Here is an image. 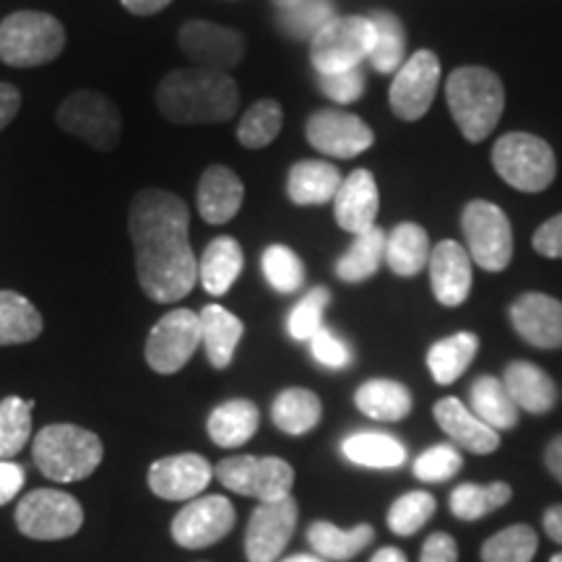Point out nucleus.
<instances>
[{
	"mask_svg": "<svg viewBox=\"0 0 562 562\" xmlns=\"http://www.w3.org/2000/svg\"><path fill=\"white\" fill-rule=\"evenodd\" d=\"M544 531L552 542L562 544V505H552V508L544 513Z\"/></svg>",
	"mask_w": 562,
	"mask_h": 562,
	"instance_id": "obj_56",
	"label": "nucleus"
},
{
	"mask_svg": "<svg viewBox=\"0 0 562 562\" xmlns=\"http://www.w3.org/2000/svg\"><path fill=\"white\" fill-rule=\"evenodd\" d=\"M281 562H328V560L318 558V554H292V558H286Z\"/></svg>",
	"mask_w": 562,
	"mask_h": 562,
	"instance_id": "obj_58",
	"label": "nucleus"
},
{
	"mask_svg": "<svg viewBox=\"0 0 562 562\" xmlns=\"http://www.w3.org/2000/svg\"><path fill=\"white\" fill-rule=\"evenodd\" d=\"M469 398H472V412L495 432L513 430L518 425V412L521 409L510 398V393L501 378H476L472 383V391H469Z\"/></svg>",
	"mask_w": 562,
	"mask_h": 562,
	"instance_id": "obj_31",
	"label": "nucleus"
},
{
	"mask_svg": "<svg viewBox=\"0 0 562 562\" xmlns=\"http://www.w3.org/2000/svg\"><path fill=\"white\" fill-rule=\"evenodd\" d=\"M323 404L313 391L286 389L271 404V419L281 432L305 435L321 422Z\"/></svg>",
	"mask_w": 562,
	"mask_h": 562,
	"instance_id": "obj_36",
	"label": "nucleus"
},
{
	"mask_svg": "<svg viewBox=\"0 0 562 562\" xmlns=\"http://www.w3.org/2000/svg\"><path fill=\"white\" fill-rule=\"evenodd\" d=\"M334 16L331 0H305L297 9L281 11L279 26L294 40H313Z\"/></svg>",
	"mask_w": 562,
	"mask_h": 562,
	"instance_id": "obj_45",
	"label": "nucleus"
},
{
	"mask_svg": "<svg viewBox=\"0 0 562 562\" xmlns=\"http://www.w3.org/2000/svg\"><path fill=\"white\" fill-rule=\"evenodd\" d=\"M318 87L326 97H331L339 104H351L362 100L364 94V76L360 68L341 70V74H318Z\"/></svg>",
	"mask_w": 562,
	"mask_h": 562,
	"instance_id": "obj_48",
	"label": "nucleus"
},
{
	"mask_svg": "<svg viewBox=\"0 0 562 562\" xmlns=\"http://www.w3.org/2000/svg\"><path fill=\"white\" fill-rule=\"evenodd\" d=\"M21 110V91L11 83H0V131L9 128L13 117L19 115Z\"/></svg>",
	"mask_w": 562,
	"mask_h": 562,
	"instance_id": "obj_53",
	"label": "nucleus"
},
{
	"mask_svg": "<svg viewBox=\"0 0 562 562\" xmlns=\"http://www.w3.org/2000/svg\"><path fill=\"white\" fill-rule=\"evenodd\" d=\"M375 45L370 16H336L311 40V60L318 74H341L360 68Z\"/></svg>",
	"mask_w": 562,
	"mask_h": 562,
	"instance_id": "obj_9",
	"label": "nucleus"
},
{
	"mask_svg": "<svg viewBox=\"0 0 562 562\" xmlns=\"http://www.w3.org/2000/svg\"><path fill=\"white\" fill-rule=\"evenodd\" d=\"M159 115L175 125L227 123L240 108V89L232 76L206 68H180L159 81Z\"/></svg>",
	"mask_w": 562,
	"mask_h": 562,
	"instance_id": "obj_2",
	"label": "nucleus"
},
{
	"mask_svg": "<svg viewBox=\"0 0 562 562\" xmlns=\"http://www.w3.org/2000/svg\"><path fill=\"white\" fill-rule=\"evenodd\" d=\"M446 100L463 138L480 144L501 123L505 110V89L495 70L463 66L448 76Z\"/></svg>",
	"mask_w": 562,
	"mask_h": 562,
	"instance_id": "obj_3",
	"label": "nucleus"
},
{
	"mask_svg": "<svg viewBox=\"0 0 562 562\" xmlns=\"http://www.w3.org/2000/svg\"><path fill=\"white\" fill-rule=\"evenodd\" d=\"M331 302V294L323 286H315L297 302V307L286 318V331H290L292 339L297 341H311L315 334L323 328V313H326V305Z\"/></svg>",
	"mask_w": 562,
	"mask_h": 562,
	"instance_id": "obj_46",
	"label": "nucleus"
},
{
	"mask_svg": "<svg viewBox=\"0 0 562 562\" xmlns=\"http://www.w3.org/2000/svg\"><path fill=\"white\" fill-rule=\"evenodd\" d=\"M66 47V26L53 13L16 11L0 21V60L11 68L53 63Z\"/></svg>",
	"mask_w": 562,
	"mask_h": 562,
	"instance_id": "obj_5",
	"label": "nucleus"
},
{
	"mask_svg": "<svg viewBox=\"0 0 562 562\" xmlns=\"http://www.w3.org/2000/svg\"><path fill=\"white\" fill-rule=\"evenodd\" d=\"M32 398L5 396L0 402V461L21 453L32 438Z\"/></svg>",
	"mask_w": 562,
	"mask_h": 562,
	"instance_id": "obj_40",
	"label": "nucleus"
},
{
	"mask_svg": "<svg viewBox=\"0 0 562 562\" xmlns=\"http://www.w3.org/2000/svg\"><path fill=\"white\" fill-rule=\"evenodd\" d=\"M243 248L235 237H214L203 250L199 261V281L201 286L214 297H222L232 290L237 277L243 273Z\"/></svg>",
	"mask_w": 562,
	"mask_h": 562,
	"instance_id": "obj_27",
	"label": "nucleus"
},
{
	"mask_svg": "<svg viewBox=\"0 0 562 562\" xmlns=\"http://www.w3.org/2000/svg\"><path fill=\"white\" fill-rule=\"evenodd\" d=\"M294 526H297V503L292 495L258 505L248 521V531H245L248 562L279 560L290 544Z\"/></svg>",
	"mask_w": 562,
	"mask_h": 562,
	"instance_id": "obj_17",
	"label": "nucleus"
},
{
	"mask_svg": "<svg viewBox=\"0 0 562 562\" xmlns=\"http://www.w3.org/2000/svg\"><path fill=\"white\" fill-rule=\"evenodd\" d=\"M430 286L435 300L446 307H459L472 292V256L456 240H442L432 248L430 261Z\"/></svg>",
	"mask_w": 562,
	"mask_h": 562,
	"instance_id": "obj_20",
	"label": "nucleus"
},
{
	"mask_svg": "<svg viewBox=\"0 0 562 562\" xmlns=\"http://www.w3.org/2000/svg\"><path fill=\"white\" fill-rule=\"evenodd\" d=\"M273 5H277L279 11H290V9H297V5L305 3V0H271Z\"/></svg>",
	"mask_w": 562,
	"mask_h": 562,
	"instance_id": "obj_59",
	"label": "nucleus"
},
{
	"mask_svg": "<svg viewBox=\"0 0 562 562\" xmlns=\"http://www.w3.org/2000/svg\"><path fill=\"white\" fill-rule=\"evenodd\" d=\"M533 250L544 258H562V214L547 220L533 232Z\"/></svg>",
	"mask_w": 562,
	"mask_h": 562,
	"instance_id": "obj_50",
	"label": "nucleus"
},
{
	"mask_svg": "<svg viewBox=\"0 0 562 562\" xmlns=\"http://www.w3.org/2000/svg\"><path fill=\"white\" fill-rule=\"evenodd\" d=\"M461 467H463V459L459 448L442 442V446H432L422 456H417V461H414V476L430 484L446 482L451 480L453 474H459Z\"/></svg>",
	"mask_w": 562,
	"mask_h": 562,
	"instance_id": "obj_47",
	"label": "nucleus"
},
{
	"mask_svg": "<svg viewBox=\"0 0 562 562\" xmlns=\"http://www.w3.org/2000/svg\"><path fill=\"white\" fill-rule=\"evenodd\" d=\"M261 412L248 398H232L211 412L209 435L220 448H240L258 432Z\"/></svg>",
	"mask_w": 562,
	"mask_h": 562,
	"instance_id": "obj_28",
	"label": "nucleus"
},
{
	"mask_svg": "<svg viewBox=\"0 0 562 562\" xmlns=\"http://www.w3.org/2000/svg\"><path fill=\"white\" fill-rule=\"evenodd\" d=\"M385 232L381 227H372L362 235H355V243L344 252L336 263V277L347 284H362L370 277H375L378 269L385 263Z\"/></svg>",
	"mask_w": 562,
	"mask_h": 562,
	"instance_id": "obj_35",
	"label": "nucleus"
},
{
	"mask_svg": "<svg viewBox=\"0 0 562 562\" xmlns=\"http://www.w3.org/2000/svg\"><path fill=\"white\" fill-rule=\"evenodd\" d=\"M83 508L74 495L60 490H34L19 501L16 526L37 542L68 539L81 529Z\"/></svg>",
	"mask_w": 562,
	"mask_h": 562,
	"instance_id": "obj_11",
	"label": "nucleus"
},
{
	"mask_svg": "<svg viewBox=\"0 0 562 562\" xmlns=\"http://www.w3.org/2000/svg\"><path fill=\"white\" fill-rule=\"evenodd\" d=\"M370 562H409V560H406V554L402 550H396V547H383V550L372 554Z\"/></svg>",
	"mask_w": 562,
	"mask_h": 562,
	"instance_id": "obj_57",
	"label": "nucleus"
},
{
	"mask_svg": "<svg viewBox=\"0 0 562 562\" xmlns=\"http://www.w3.org/2000/svg\"><path fill=\"white\" fill-rule=\"evenodd\" d=\"M263 277L279 294H292L305 284V266L302 258L286 245H269L261 258Z\"/></svg>",
	"mask_w": 562,
	"mask_h": 562,
	"instance_id": "obj_43",
	"label": "nucleus"
},
{
	"mask_svg": "<svg viewBox=\"0 0 562 562\" xmlns=\"http://www.w3.org/2000/svg\"><path fill=\"white\" fill-rule=\"evenodd\" d=\"M341 180V172L328 161L305 159L297 161L286 175V195L297 206H323L336 199Z\"/></svg>",
	"mask_w": 562,
	"mask_h": 562,
	"instance_id": "obj_25",
	"label": "nucleus"
},
{
	"mask_svg": "<svg viewBox=\"0 0 562 562\" xmlns=\"http://www.w3.org/2000/svg\"><path fill=\"white\" fill-rule=\"evenodd\" d=\"M381 211V193H378L375 175L370 170H355L341 180L339 193L334 199L336 222L349 235H362L375 227Z\"/></svg>",
	"mask_w": 562,
	"mask_h": 562,
	"instance_id": "obj_21",
	"label": "nucleus"
},
{
	"mask_svg": "<svg viewBox=\"0 0 562 562\" xmlns=\"http://www.w3.org/2000/svg\"><path fill=\"white\" fill-rule=\"evenodd\" d=\"M355 404L364 417L378 422H398L412 412V393L402 383L389 381V378H375V381L362 383L357 389Z\"/></svg>",
	"mask_w": 562,
	"mask_h": 562,
	"instance_id": "obj_32",
	"label": "nucleus"
},
{
	"mask_svg": "<svg viewBox=\"0 0 562 562\" xmlns=\"http://www.w3.org/2000/svg\"><path fill=\"white\" fill-rule=\"evenodd\" d=\"M284 125V112L277 100H261L245 112L240 125H237V140L245 149H266L273 144Z\"/></svg>",
	"mask_w": 562,
	"mask_h": 562,
	"instance_id": "obj_41",
	"label": "nucleus"
},
{
	"mask_svg": "<svg viewBox=\"0 0 562 562\" xmlns=\"http://www.w3.org/2000/svg\"><path fill=\"white\" fill-rule=\"evenodd\" d=\"M307 144L336 159H351L375 144V133L360 115L344 110H318L305 123Z\"/></svg>",
	"mask_w": 562,
	"mask_h": 562,
	"instance_id": "obj_15",
	"label": "nucleus"
},
{
	"mask_svg": "<svg viewBox=\"0 0 562 562\" xmlns=\"http://www.w3.org/2000/svg\"><path fill=\"white\" fill-rule=\"evenodd\" d=\"M344 459L364 469H398L406 461L402 440L385 432H355L341 442Z\"/></svg>",
	"mask_w": 562,
	"mask_h": 562,
	"instance_id": "obj_34",
	"label": "nucleus"
},
{
	"mask_svg": "<svg viewBox=\"0 0 562 562\" xmlns=\"http://www.w3.org/2000/svg\"><path fill=\"white\" fill-rule=\"evenodd\" d=\"M211 480L214 469L199 453L167 456L149 469V487L161 501H195Z\"/></svg>",
	"mask_w": 562,
	"mask_h": 562,
	"instance_id": "obj_18",
	"label": "nucleus"
},
{
	"mask_svg": "<svg viewBox=\"0 0 562 562\" xmlns=\"http://www.w3.org/2000/svg\"><path fill=\"white\" fill-rule=\"evenodd\" d=\"M372 26H375V45H372L370 63L378 74H396L404 66L406 55V34L402 19L389 11L370 13Z\"/></svg>",
	"mask_w": 562,
	"mask_h": 562,
	"instance_id": "obj_38",
	"label": "nucleus"
},
{
	"mask_svg": "<svg viewBox=\"0 0 562 562\" xmlns=\"http://www.w3.org/2000/svg\"><path fill=\"white\" fill-rule=\"evenodd\" d=\"M32 456L47 480L79 482L97 472L104 448L94 432L79 425H47L34 438Z\"/></svg>",
	"mask_w": 562,
	"mask_h": 562,
	"instance_id": "obj_4",
	"label": "nucleus"
},
{
	"mask_svg": "<svg viewBox=\"0 0 562 562\" xmlns=\"http://www.w3.org/2000/svg\"><path fill=\"white\" fill-rule=\"evenodd\" d=\"M311 351L315 362H321L323 368L344 370L351 364V349L347 347V341L339 339V336L326 326H323L321 331L311 339Z\"/></svg>",
	"mask_w": 562,
	"mask_h": 562,
	"instance_id": "obj_49",
	"label": "nucleus"
},
{
	"mask_svg": "<svg viewBox=\"0 0 562 562\" xmlns=\"http://www.w3.org/2000/svg\"><path fill=\"white\" fill-rule=\"evenodd\" d=\"M440 87V60L432 50H417L393 76L389 102L393 115L406 123L422 121L432 108Z\"/></svg>",
	"mask_w": 562,
	"mask_h": 562,
	"instance_id": "obj_13",
	"label": "nucleus"
},
{
	"mask_svg": "<svg viewBox=\"0 0 562 562\" xmlns=\"http://www.w3.org/2000/svg\"><path fill=\"white\" fill-rule=\"evenodd\" d=\"M435 508L438 505H435L430 492H406V495L396 497V503L391 505L389 529L396 537H412V533H417L422 526L430 521Z\"/></svg>",
	"mask_w": 562,
	"mask_h": 562,
	"instance_id": "obj_44",
	"label": "nucleus"
},
{
	"mask_svg": "<svg viewBox=\"0 0 562 562\" xmlns=\"http://www.w3.org/2000/svg\"><path fill=\"white\" fill-rule=\"evenodd\" d=\"M237 513L224 495L195 497L172 521V539L186 550H203L216 544L235 529Z\"/></svg>",
	"mask_w": 562,
	"mask_h": 562,
	"instance_id": "obj_16",
	"label": "nucleus"
},
{
	"mask_svg": "<svg viewBox=\"0 0 562 562\" xmlns=\"http://www.w3.org/2000/svg\"><path fill=\"white\" fill-rule=\"evenodd\" d=\"M492 167L510 188L521 193H542L558 175L552 146L533 133H505L492 146Z\"/></svg>",
	"mask_w": 562,
	"mask_h": 562,
	"instance_id": "obj_6",
	"label": "nucleus"
},
{
	"mask_svg": "<svg viewBox=\"0 0 562 562\" xmlns=\"http://www.w3.org/2000/svg\"><path fill=\"white\" fill-rule=\"evenodd\" d=\"M435 422L442 427V432L451 438L463 451H472L476 456H487L501 448V432L492 430L490 425L476 417V414L463 406L459 398L448 396L435 404Z\"/></svg>",
	"mask_w": 562,
	"mask_h": 562,
	"instance_id": "obj_22",
	"label": "nucleus"
},
{
	"mask_svg": "<svg viewBox=\"0 0 562 562\" xmlns=\"http://www.w3.org/2000/svg\"><path fill=\"white\" fill-rule=\"evenodd\" d=\"M513 497L510 484L492 482V484H459L451 492V513L461 521H480L490 516L492 510H501Z\"/></svg>",
	"mask_w": 562,
	"mask_h": 562,
	"instance_id": "obj_39",
	"label": "nucleus"
},
{
	"mask_svg": "<svg viewBox=\"0 0 562 562\" xmlns=\"http://www.w3.org/2000/svg\"><path fill=\"white\" fill-rule=\"evenodd\" d=\"M503 383L518 409L529 414H550L558 404V385L533 362H510L505 368Z\"/></svg>",
	"mask_w": 562,
	"mask_h": 562,
	"instance_id": "obj_24",
	"label": "nucleus"
},
{
	"mask_svg": "<svg viewBox=\"0 0 562 562\" xmlns=\"http://www.w3.org/2000/svg\"><path fill=\"white\" fill-rule=\"evenodd\" d=\"M461 229L472 263L490 273L508 269L513 258V227L508 214L497 203L482 199L469 201L461 214Z\"/></svg>",
	"mask_w": 562,
	"mask_h": 562,
	"instance_id": "obj_8",
	"label": "nucleus"
},
{
	"mask_svg": "<svg viewBox=\"0 0 562 562\" xmlns=\"http://www.w3.org/2000/svg\"><path fill=\"white\" fill-rule=\"evenodd\" d=\"M45 328L37 307L24 294L0 290V347L34 341Z\"/></svg>",
	"mask_w": 562,
	"mask_h": 562,
	"instance_id": "obj_37",
	"label": "nucleus"
},
{
	"mask_svg": "<svg viewBox=\"0 0 562 562\" xmlns=\"http://www.w3.org/2000/svg\"><path fill=\"white\" fill-rule=\"evenodd\" d=\"M539 537L531 526L516 524L490 537L482 547V562H531Z\"/></svg>",
	"mask_w": 562,
	"mask_h": 562,
	"instance_id": "obj_42",
	"label": "nucleus"
},
{
	"mask_svg": "<svg viewBox=\"0 0 562 562\" xmlns=\"http://www.w3.org/2000/svg\"><path fill=\"white\" fill-rule=\"evenodd\" d=\"M58 125L97 151H112L123 136V115L117 104L102 91L91 89L74 91L63 100Z\"/></svg>",
	"mask_w": 562,
	"mask_h": 562,
	"instance_id": "obj_7",
	"label": "nucleus"
},
{
	"mask_svg": "<svg viewBox=\"0 0 562 562\" xmlns=\"http://www.w3.org/2000/svg\"><path fill=\"white\" fill-rule=\"evenodd\" d=\"M178 45L195 63V68L216 70V74H227V70L240 66L245 55L243 32L199 19L180 26Z\"/></svg>",
	"mask_w": 562,
	"mask_h": 562,
	"instance_id": "obj_14",
	"label": "nucleus"
},
{
	"mask_svg": "<svg viewBox=\"0 0 562 562\" xmlns=\"http://www.w3.org/2000/svg\"><path fill=\"white\" fill-rule=\"evenodd\" d=\"M510 323L537 349L562 347V302L542 292H526L510 305Z\"/></svg>",
	"mask_w": 562,
	"mask_h": 562,
	"instance_id": "obj_19",
	"label": "nucleus"
},
{
	"mask_svg": "<svg viewBox=\"0 0 562 562\" xmlns=\"http://www.w3.org/2000/svg\"><path fill=\"white\" fill-rule=\"evenodd\" d=\"M245 186L240 175L224 165L209 167L199 180V214L206 224H227L243 206Z\"/></svg>",
	"mask_w": 562,
	"mask_h": 562,
	"instance_id": "obj_23",
	"label": "nucleus"
},
{
	"mask_svg": "<svg viewBox=\"0 0 562 562\" xmlns=\"http://www.w3.org/2000/svg\"><path fill=\"white\" fill-rule=\"evenodd\" d=\"M24 469L13 461H0V505L11 503L24 487Z\"/></svg>",
	"mask_w": 562,
	"mask_h": 562,
	"instance_id": "obj_52",
	"label": "nucleus"
},
{
	"mask_svg": "<svg viewBox=\"0 0 562 562\" xmlns=\"http://www.w3.org/2000/svg\"><path fill=\"white\" fill-rule=\"evenodd\" d=\"M375 539V529L370 524H360L355 529H339V526L328 521H315L307 529V542H311L313 552L323 560L347 562L360 554Z\"/></svg>",
	"mask_w": 562,
	"mask_h": 562,
	"instance_id": "obj_33",
	"label": "nucleus"
},
{
	"mask_svg": "<svg viewBox=\"0 0 562 562\" xmlns=\"http://www.w3.org/2000/svg\"><path fill=\"white\" fill-rule=\"evenodd\" d=\"M550 562H562V552H560V554H552Z\"/></svg>",
	"mask_w": 562,
	"mask_h": 562,
	"instance_id": "obj_60",
	"label": "nucleus"
},
{
	"mask_svg": "<svg viewBox=\"0 0 562 562\" xmlns=\"http://www.w3.org/2000/svg\"><path fill=\"white\" fill-rule=\"evenodd\" d=\"M201 318V347L206 349L211 368L224 370L235 360V349L240 344L245 326L235 313L222 305H206L199 313Z\"/></svg>",
	"mask_w": 562,
	"mask_h": 562,
	"instance_id": "obj_26",
	"label": "nucleus"
},
{
	"mask_svg": "<svg viewBox=\"0 0 562 562\" xmlns=\"http://www.w3.org/2000/svg\"><path fill=\"white\" fill-rule=\"evenodd\" d=\"M430 237L414 222L398 224L385 240V263L396 277H417L430 261Z\"/></svg>",
	"mask_w": 562,
	"mask_h": 562,
	"instance_id": "obj_30",
	"label": "nucleus"
},
{
	"mask_svg": "<svg viewBox=\"0 0 562 562\" xmlns=\"http://www.w3.org/2000/svg\"><path fill=\"white\" fill-rule=\"evenodd\" d=\"M188 227L191 214L186 201L170 191L146 188L131 203L128 232L136 250L138 284L161 305L186 300L199 281Z\"/></svg>",
	"mask_w": 562,
	"mask_h": 562,
	"instance_id": "obj_1",
	"label": "nucleus"
},
{
	"mask_svg": "<svg viewBox=\"0 0 562 562\" xmlns=\"http://www.w3.org/2000/svg\"><path fill=\"white\" fill-rule=\"evenodd\" d=\"M201 347V318L199 313L178 307L161 315L157 326L146 339V362L159 375H175L191 362L195 349Z\"/></svg>",
	"mask_w": 562,
	"mask_h": 562,
	"instance_id": "obj_12",
	"label": "nucleus"
},
{
	"mask_svg": "<svg viewBox=\"0 0 562 562\" xmlns=\"http://www.w3.org/2000/svg\"><path fill=\"white\" fill-rule=\"evenodd\" d=\"M544 463L550 469V474L562 484V435H558L544 451Z\"/></svg>",
	"mask_w": 562,
	"mask_h": 562,
	"instance_id": "obj_55",
	"label": "nucleus"
},
{
	"mask_svg": "<svg viewBox=\"0 0 562 562\" xmlns=\"http://www.w3.org/2000/svg\"><path fill=\"white\" fill-rule=\"evenodd\" d=\"M121 3L133 16H154V13L165 11L172 0H121Z\"/></svg>",
	"mask_w": 562,
	"mask_h": 562,
	"instance_id": "obj_54",
	"label": "nucleus"
},
{
	"mask_svg": "<svg viewBox=\"0 0 562 562\" xmlns=\"http://www.w3.org/2000/svg\"><path fill=\"white\" fill-rule=\"evenodd\" d=\"M419 562H459V544L451 533H432L422 547Z\"/></svg>",
	"mask_w": 562,
	"mask_h": 562,
	"instance_id": "obj_51",
	"label": "nucleus"
},
{
	"mask_svg": "<svg viewBox=\"0 0 562 562\" xmlns=\"http://www.w3.org/2000/svg\"><path fill=\"white\" fill-rule=\"evenodd\" d=\"M216 480L237 495L273 503L292 495L294 469L277 456H232L216 467Z\"/></svg>",
	"mask_w": 562,
	"mask_h": 562,
	"instance_id": "obj_10",
	"label": "nucleus"
},
{
	"mask_svg": "<svg viewBox=\"0 0 562 562\" xmlns=\"http://www.w3.org/2000/svg\"><path fill=\"white\" fill-rule=\"evenodd\" d=\"M476 351H480V336L472 331H459L448 339L435 341L427 351V368L435 383L451 385L459 381L469 364L474 362Z\"/></svg>",
	"mask_w": 562,
	"mask_h": 562,
	"instance_id": "obj_29",
	"label": "nucleus"
}]
</instances>
